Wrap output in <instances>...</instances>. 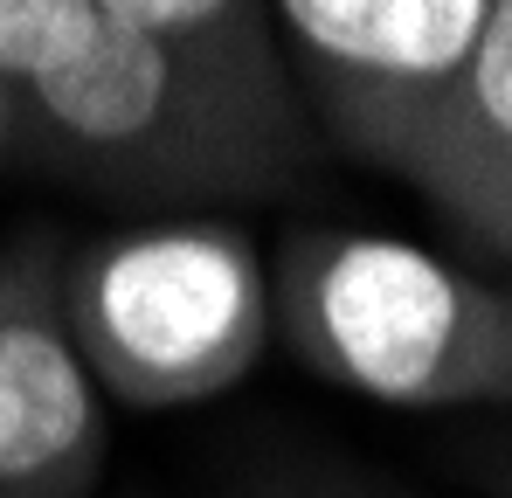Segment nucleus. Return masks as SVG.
I'll return each instance as SVG.
<instances>
[{"label":"nucleus","mask_w":512,"mask_h":498,"mask_svg":"<svg viewBox=\"0 0 512 498\" xmlns=\"http://www.w3.org/2000/svg\"><path fill=\"white\" fill-rule=\"evenodd\" d=\"M492 485H499V498H512V457L499 464V471H492Z\"/></svg>","instance_id":"10"},{"label":"nucleus","mask_w":512,"mask_h":498,"mask_svg":"<svg viewBox=\"0 0 512 498\" xmlns=\"http://www.w3.org/2000/svg\"><path fill=\"white\" fill-rule=\"evenodd\" d=\"M402 187H416L478 249L512 222V0H492L485 35Z\"/></svg>","instance_id":"6"},{"label":"nucleus","mask_w":512,"mask_h":498,"mask_svg":"<svg viewBox=\"0 0 512 498\" xmlns=\"http://www.w3.org/2000/svg\"><path fill=\"white\" fill-rule=\"evenodd\" d=\"M70 236L28 222L0 243V498H97L111 402L63 312Z\"/></svg>","instance_id":"5"},{"label":"nucleus","mask_w":512,"mask_h":498,"mask_svg":"<svg viewBox=\"0 0 512 498\" xmlns=\"http://www.w3.org/2000/svg\"><path fill=\"white\" fill-rule=\"evenodd\" d=\"M63 312L104 402L153 415L229 395L277 339L270 263L222 215L77 236L63 256Z\"/></svg>","instance_id":"3"},{"label":"nucleus","mask_w":512,"mask_h":498,"mask_svg":"<svg viewBox=\"0 0 512 498\" xmlns=\"http://www.w3.org/2000/svg\"><path fill=\"white\" fill-rule=\"evenodd\" d=\"M492 0H284L277 42L326 153L409 180Z\"/></svg>","instance_id":"4"},{"label":"nucleus","mask_w":512,"mask_h":498,"mask_svg":"<svg viewBox=\"0 0 512 498\" xmlns=\"http://www.w3.org/2000/svg\"><path fill=\"white\" fill-rule=\"evenodd\" d=\"M14 139H21V111H14V90L0 83V160L14 153Z\"/></svg>","instance_id":"8"},{"label":"nucleus","mask_w":512,"mask_h":498,"mask_svg":"<svg viewBox=\"0 0 512 498\" xmlns=\"http://www.w3.org/2000/svg\"><path fill=\"white\" fill-rule=\"evenodd\" d=\"M284 353L381 409H512V277L381 229H291L270 256Z\"/></svg>","instance_id":"2"},{"label":"nucleus","mask_w":512,"mask_h":498,"mask_svg":"<svg viewBox=\"0 0 512 498\" xmlns=\"http://www.w3.org/2000/svg\"><path fill=\"white\" fill-rule=\"evenodd\" d=\"M478 256H485V263H499V270L512 277V222H506V229H499V236H492L485 249H478Z\"/></svg>","instance_id":"9"},{"label":"nucleus","mask_w":512,"mask_h":498,"mask_svg":"<svg viewBox=\"0 0 512 498\" xmlns=\"http://www.w3.org/2000/svg\"><path fill=\"white\" fill-rule=\"evenodd\" d=\"M243 498H395V492L353 478V471H340V464H277V471L250 478Z\"/></svg>","instance_id":"7"},{"label":"nucleus","mask_w":512,"mask_h":498,"mask_svg":"<svg viewBox=\"0 0 512 498\" xmlns=\"http://www.w3.org/2000/svg\"><path fill=\"white\" fill-rule=\"evenodd\" d=\"M0 83L14 153L111 201H277L326 166L256 0H0Z\"/></svg>","instance_id":"1"}]
</instances>
